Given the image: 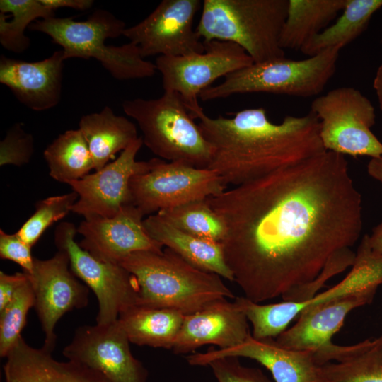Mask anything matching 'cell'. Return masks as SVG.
<instances>
[{"mask_svg": "<svg viewBox=\"0 0 382 382\" xmlns=\"http://www.w3.org/2000/svg\"><path fill=\"white\" fill-rule=\"evenodd\" d=\"M129 343L117 319L78 328L63 354L99 371L109 382H148V371L132 354Z\"/></svg>", "mask_w": 382, "mask_h": 382, "instance_id": "5bb4252c", "label": "cell"}, {"mask_svg": "<svg viewBox=\"0 0 382 382\" xmlns=\"http://www.w3.org/2000/svg\"><path fill=\"white\" fill-rule=\"evenodd\" d=\"M125 28L123 21L104 9L95 10L86 21L53 17L29 26L61 46L65 60L93 58L118 80L153 76L157 71L155 64L144 59L137 46L129 42L120 46L106 45L107 39L123 35Z\"/></svg>", "mask_w": 382, "mask_h": 382, "instance_id": "277c9868", "label": "cell"}, {"mask_svg": "<svg viewBox=\"0 0 382 382\" xmlns=\"http://www.w3.org/2000/svg\"><path fill=\"white\" fill-rule=\"evenodd\" d=\"M64 61L62 50L37 62L1 55L0 83L7 86L19 102L32 110L51 109L61 100Z\"/></svg>", "mask_w": 382, "mask_h": 382, "instance_id": "d6986e66", "label": "cell"}, {"mask_svg": "<svg viewBox=\"0 0 382 382\" xmlns=\"http://www.w3.org/2000/svg\"><path fill=\"white\" fill-rule=\"evenodd\" d=\"M311 111L319 120L326 151L353 157L382 155V142L371 129L376 121L375 108L358 89L333 88L315 98Z\"/></svg>", "mask_w": 382, "mask_h": 382, "instance_id": "ba28073f", "label": "cell"}, {"mask_svg": "<svg viewBox=\"0 0 382 382\" xmlns=\"http://www.w3.org/2000/svg\"><path fill=\"white\" fill-rule=\"evenodd\" d=\"M143 145L141 137L132 142L114 161L93 173L69 182L79 198L71 212L84 219L110 218L127 204H132L129 183L133 176L149 171L155 158L137 161L136 156Z\"/></svg>", "mask_w": 382, "mask_h": 382, "instance_id": "4fadbf2b", "label": "cell"}, {"mask_svg": "<svg viewBox=\"0 0 382 382\" xmlns=\"http://www.w3.org/2000/svg\"><path fill=\"white\" fill-rule=\"evenodd\" d=\"M119 265L137 279V305L188 315L217 299L236 298L220 276L193 266L167 248L133 253Z\"/></svg>", "mask_w": 382, "mask_h": 382, "instance_id": "3957f363", "label": "cell"}, {"mask_svg": "<svg viewBox=\"0 0 382 382\" xmlns=\"http://www.w3.org/2000/svg\"><path fill=\"white\" fill-rule=\"evenodd\" d=\"M43 156L50 175L60 183L81 179L94 169L88 144L79 129L59 134L45 149Z\"/></svg>", "mask_w": 382, "mask_h": 382, "instance_id": "f1b7e54d", "label": "cell"}, {"mask_svg": "<svg viewBox=\"0 0 382 382\" xmlns=\"http://www.w3.org/2000/svg\"><path fill=\"white\" fill-rule=\"evenodd\" d=\"M207 200L233 282L256 302H303L353 265L362 199L345 156L325 151Z\"/></svg>", "mask_w": 382, "mask_h": 382, "instance_id": "6da1fadb", "label": "cell"}, {"mask_svg": "<svg viewBox=\"0 0 382 382\" xmlns=\"http://www.w3.org/2000/svg\"><path fill=\"white\" fill-rule=\"evenodd\" d=\"M6 359V382H109L101 373L83 364L55 359L52 352L31 347L22 336Z\"/></svg>", "mask_w": 382, "mask_h": 382, "instance_id": "44dd1931", "label": "cell"}, {"mask_svg": "<svg viewBox=\"0 0 382 382\" xmlns=\"http://www.w3.org/2000/svg\"><path fill=\"white\" fill-rule=\"evenodd\" d=\"M382 284V255L374 251L364 235L356 252L351 270L340 282L303 302H295L294 308L299 314L302 311L322 305L347 295L376 291Z\"/></svg>", "mask_w": 382, "mask_h": 382, "instance_id": "4316f807", "label": "cell"}, {"mask_svg": "<svg viewBox=\"0 0 382 382\" xmlns=\"http://www.w3.org/2000/svg\"><path fill=\"white\" fill-rule=\"evenodd\" d=\"M204 51L184 56H158L155 62L164 91L177 93L194 117L202 110L198 98L217 79L253 64L239 45L226 41L204 42ZM194 118V117H193Z\"/></svg>", "mask_w": 382, "mask_h": 382, "instance_id": "8fae6325", "label": "cell"}, {"mask_svg": "<svg viewBox=\"0 0 382 382\" xmlns=\"http://www.w3.org/2000/svg\"><path fill=\"white\" fill-rule=\"evenodd\" d=\"M122 107L139 125L143 144L158 158L209 167L213 148L177 93L164 91L154 99L125 100Z\"/></svg>", "mask_w": 382, "mask_h": 382, "instance_id": "8992f818", "label": "cell"}, {"mask_svg": "<svg viewBox=\"0 0 382 382\" xmlns=\"http://www.w3.org/2000/svg\"><path fill=\"white\" fill-rule=\"evenodd\" d=\"M347 0H288L286 17L279 38L280 47L301 50L312 37L329 26Z\"/></svg>", "mask_w": 382, "mask_h": 382, "instance_id": "484cf974", "label": "cell"}, {"mask_svg": "<svg viewBox=\"0 0 382 382\" xmlns=\"http://www.w3.org/2000/svg\"><path fill=\"white\" fill-rule=\"evenodd\" d=\"M178 228L194 236L221 243L226 227L207 198L194 200L156 213Z\"/></svg>", "mask_w": 382, "mask_h": 382, "instance_id": "4dcf8cb0", "label": "cell"}, {"mask_svg": "<svg viewBox=\"0 0 382 382\" xmlns=\"http://www.w3.org/2000/svg\"><path fill=\"white\" fill-rule=\"evenodd\" d=\"M193 117L213 148L208 168L226 187L256 180L326 151L319 120L311 110L301 116L286 115L279 124L269 120L263 108L216 118L202 110Z\"/></svg>", "mask_w": 382, "mask_h": 382, "instance_id": "7a4b0ae2", "label": "cell"}, {"mask_svg": "<svg viewBox=\"0 0 382 382\" xmlns=\"http://www.w3.org/2000/svg\"><path fill=\"white\" fill-rule=\"evenodd\" d=\"M144 216L129 204L110 218L84 219L77 227L83 236L79 244L94 257L117 264L135 252L162 251L163 246L147 233Z\"/></svg>", "mask_w": 382, "mask_h": 382, "instance_id": "2e32d148", "label": "cell"}, {"mask_svg": "<svg viewBox=\"0 0 382 382\" xmlns=\"http://www.w3.org/2000/svg\"><path fill=\"white\" fill-rule=\"evenodd\" d=\"M382 8V0H347L335 23L308 40L300 50L311 57L327 49L351 43L366 28L375 12Z\"/></svg>", "mask_w": 382, "mask_h": 382, "instance_id": "83f0119b", "label": "cell"}, {"mask_svg": "<svg viewBox=\"0 0 382 382\" xmlns=\"http://www.w3.org/2000/svg\"><path fill=\"white\" fill-rule=\"evenodd\" d=\"M376 291L354 293L302 311L296 323L276 337L281 346L314 352L332 343V338L354 309L372 302Z\"/></svg>", "mask_w": 382, "mask_h": 382, "instance_id": "ffe728a7", "label": "cell"}, {"mask_svg": "<svg viewBox=\"0 0 382 382\" xmlns=\"http://www.w3.org/2000/svg\"><path fill=\"white\" fill-rule=\"evenodd\" d=\"M31 249L16 233L10 234L0 230V257L16 262L28 274L32 272L34 265Z\"/></svg>", "mask_w": 382, "mask_h": 382, "instance_id": "d590c367", "label": "cell"}, {"mask_svg": "<svg viewBox=\"0 0 382 382\" xmlns=\"http://www.w3.org/2000/svg\"><path fill=\"white\" fill-rule=\"evenodd\" d=\"M77 228L62 222L54 231V244L65 252L70 270L96 294L98 303L96 324L117 320L125 309L137 304L139 287L134 275L117 263L101 261L75 241Z\"/></svg>", "mask_w": 382, "mask_h": 382, "instance_id": "30bf717a", "label": "cell"}, {"mask_svg": "<svg viewBox=\"0 0 382 382\" xmlns=\"http://www.w3.org/2000/svg\"><path fill=\"white\" fill-rule=\"evenodd\" d=\"M341 47L327 49L303 59L284 57L253 63L202 91L203 101L235 94L267 93L308 98L320 94L335 74Z\"/></svg>", "mask_w": 382, "mask_h": 382, "instance_id": "52a82bcc", "label": "cell"}, {"mask_svg": "<svg viewBox=\"0 0 382 382\" xmlns=\"http://www.w3.org/2000/svg\"><path fill=\"white\" fill-rule=\"evenodd\" d=\"M250 335L244 313L234 301L224 298L185 315L171 349L185 354L206 345L228 349L242 343Z\"/></svg>", "mask_w": 382, "mask_h": 382, "instance_id": "ac0fdd59", "label": "cell"}, {"mask_svg": "<svg viewBox=\"0 0 382 382\" xmlns=\"http://www.w3.org/2000/svg\"><path fill=\"white\" fill-rule=\"evenodd\" d=\"M369 242L374 251L382 255V222L373 228Z\"/></svg>", "mask_w": 382, "mask_h": 382, "instance_id": "f35d334b", "label": "cell"}, {"mask_svg": "<svg viewBox=\"0 0 382 382\" xmlns=\"http://www.w3.org/2000/svg\"><path fill=\"white\" fill-rule=\"evenodd\" d=\"M144 224L149 235L193 266L233 282L221 243L183 231L158 214L148 216Z\"/></svg>", "mask_w": 382, "mask_h": 382, "instance_id": "603a6c76", "label": "cell"}, {"mask_svg": "<svg viewBox=\"0 0 382 382\" xmlns=\"http://www.w3.org/2000/svg\"><path fill=\"white\" fill-rule=\"evenodd\" d=\"M226 189L212 169L158 158L149 171L135 175L129 183L132 204L144 216L214 197Z\"/></svg>", "mask_w": 382, "mask_h": 382, "instance_id": "9c48e42d", "label": "cell"}, {"mask_svg": "<svg viewBox=\"0 0 382 382\" xmlns=\"http://www.w3.org/2000/svg\"><path fill=\"white\" fill-rule=\"evenodd\" d=\"M89 148L94 170L108 163L139 138L136 125L127 117L117 115L105 106L100 112L83 115L79 124Z\"/></svg>", "mask_w": 382, "mask_h": 382, "instance_id": "cb8c5ba5", "label": "cell"}, {"mask_svg": "<svg viewBox=\"0 0 382 382\" xmlns=\"http://www.w3.org/2000/svg\"><path fill=\"white\" fill-rule=\"evenodd\" d=\"M78 198V194L72 191L38 201L34 213L16 233L33 248L48 227L71 212V208Z\"/></svg>", "mask_w": 382, "mask_h": 382, "instance_id": "d6a6232c", "label": "cell"}, {"mask_svg": "<svg viewBox=\"0 0 382 382\" xmlns=\"http://www.w3.org/2000/svg\"><path fill=\"white\" fill-rule=\"evenodd\" d=\"M185 316L170 308L136 304L123 311L118 321L131 343L171 349Z\"/></svg>", "mask_w": 382, "mask_h": 382, "instance_id": "d4e9b609", "label": "cell"}, {"mask_svg": "<svg viewBox=\"0 0 382 382\" xmlns=\"http://www.w3.org/2000/svg\"><path fill=\"white\" fill-rule=\"evenodd\" d=\"M34 306L35 294L28 276L8 303L0 311L1 357L6 358L21 337L28 313Z\"/></svg>", "mask_w": 382, "mask_h": 382, "instance_id": "1f68e13d", "label": "cell"}, {"mask_svg": "<svg viewBox=\"0 0 382 382\" xmlns=\"http://www.w3.org/2000/svg\"><path fill=\"white\" fill-rule=\"evenodd\" d=\"M68 255L58 250L47 260L34 259L28 274L35 294V308L45 333L42 348L52 353L58 320L67 312L88 306L89 288L69 270Z\"/></svg>", "mask_w": 382, "mask_h": 382, "instance_id": "9a60e30c", "label": "cell"}, {"mask_svg": "<svg viewBox=\"0 0 382 382\" xmlns=\"http://www.w3.org/2000/svg\"><path fill=\"white\" fill-rule=\"evenodd\" d=\"M0 11V43L16 53L23 52L30 45L25 35L27 27L39 19L55 17V11L40 0H1Z\"/></svg>", "mask_w": 382, "mask_h": 382, "instance_id": "f546056e", "label": "cell"}, {"mask_svg": "<svg viewBox=\"0 0 382 382\" xmlns=\"http://www.w3.org/2000/svg\"><path fill=\"white\" fill-rule=\"evenodd\" d=\"M34 151L32 134L27 133L21 123L15 124L0 143V166H21L28 163Z\"/></svg>", "mask_w": 382, "mask_h": 382, "instance_id": "836d02e7", "label": "cell"}, {"mask_svg": "<svg viewBox=\"0 0 382 382\" xmlns=\"http://www.w3.org/2000/svg\"><path fill=\"white\" fill-rule=\"evenodd\" d=\"M225 357L255 360L270 371L274 382H317L315 352L288 349L274 338L256 339L250 335L235 347L209 348L205 352L190 354L186 360L191 366H207L212 360Z\"/></svg>", "mask_w": 382, "mask_h": 382, "instance_id": "e0dca14e", "label": "cell"}, {"mask_svg": "<svg viewBox=\"0 0 382 382\" xmlns=\"http://www.w3.org/2000/svg\"><path fill=\"white\" fill-rule=\"evenodd\" d=\"M373 88L382 112V64L378 67L373 81Z\"/></svg>", "mask_w": 382, "mask_h": 382, "instance_id": "60d3db41", "label": "cell"}, {"mask_svg": "<svg viewBox=\"0 0 382 382\" xmlns=\"http://www.w3.org/2000/svg\"><path fill=\"white\" fill-rule=\"evenodd\" d=\"M317 382H382V335L315 352Z\"/></svg>", "mask_w": 382, "mask_h": 382, "instance_id": "7402d4cb", "label": "cell"}, {"mask_svg": "<svg viewBox=\"0 0 382 382\" xmlns=\"http://www.w3.org/2000/svg\"><path fill=\"white\" fill-rule=\"evenodd\" d=\"M28 278V274L25 272L13 274L0 272V311L8 303L16 291Z\"/></svg>", "mask_w": 382, "mask_h": 382, "instance_id": "8d00e7d4", "label": "cell"}, {"mask_svg": "<svg viewBox=\"0 0 382 382\" xmlns=\"http://www.w3.org/2000/svg\"><path fill=\"white\" fill-rule=\"evenodd\" d=\"M288 0H204L195 30L203 42L235 43L254 63L284 57L281 31Z\"/></svg>", "mask_w": 382, "mask_h": 382, "instance_id": "5b68a950", "label": "cell"}, {"mask_svg": "<svg viewBox=\"0 0 382 382\" xmlns=\"http://www.w3.org/2000/svg\"><path fill=\"white\" fill-rule=\"evenodd\" d=\"M208 366L218 382H272L261 369L242 365L238 357L218 358Z\"/></svg>", "mask_w": 382, "mask_h": 382, "instance_id": "e575fe53", "label": "cell"}, {"mask_svg": "<svg viewBox=\"0 0 382 382\" xmlns=\"http://www.w3.org/2000/svg\"><path fill=\"white\" fill-rule=\"evenodd\" d=\"M367 172L371 177L382 184V155L371 158L367 165Z\"/></svg>", "mask_w": 382, "mask_h": 382, "instance_id": "ab89813d", "label": "cell"}, {"mask_svg": "<svg viewBox=\"0 0 382 382\" xmlns=\"http://www.w3.org/2000/svg\"><path fill=\"white\" fill-rule=\"evenodd\" d=\"M200 6L199 0H163L144 20L126 28L123 36L143 58L202 53L204 44L193 28Z\"/></svg>", "mask_w": 382, "mask_h": 382, "instance_id": "7c38bea8", "label": "cell"}, {"mask_svg": "<svg viewBox=\"0 0 382 382\" xmlns=\"http://www.w3.org/2000/svg\"><path fill=\"white\" fill-rule=\"evenodd\" d=\"M40 1L54 11L62 8L86 11L90 9L94 4L93 0H40Z\"/></svg>", "mask_w": 382, "mask_h": 382, "instance_id": "74e56055", "label": "cell"}]
</instances>
